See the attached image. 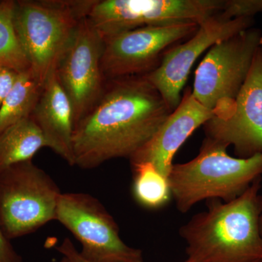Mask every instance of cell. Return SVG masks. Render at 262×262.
<instances>
[{
	"mask_svg": "<svg viewBox=\"0 0 262 262\" xmlns=\"http://www.w3.org/2000/svg\"><path fill=\"white\" fill-rule=\"evenodd\" d=\"M261 177L229 202L209 200L206 211L181 227L184 262H256L262 258Z\"/></svg>",
	"mask_w": 262,
	"mask_h": 262,
	"instance_id": "cell-2",
	"label": "cell"
},
{
	"mask_svg": "<svg viewBox=\"0 0 262 262\" xmlns=\"http://www.w3.org/2000/svg\"><path fill=\"white\" fill-rule=\"evenodd\" d=\"M94 0H18L14 24L30 70L44 84Z\"/></svg>",
	"mask_w": 262,
	"mask_h": 262,
	"instance_id": "cell-4",
	"label": "cell"
},
{
	"mask_svg": "<svg viewBox=\"0 0 262 262\" xmlns=\"http://www.w3.org/2000/svg\"><path fill=\"white\" fill-rule=\"evenodd\" d=\"M227 149L206 137L196 158L173 164L168 181L179 211L186 213L204 200L232 201L261 177L262 153L248 158H233Z\"/></svg>",
	"mask_w": 262,
	"mask_h": 262,
	"instance_id": "cell-3",
	"label": "cell"
},
{
	"mask_svg": "<svg viewBox=\"0 0 262 262\" xmlns=\"http://www.w3.org/2000/svg\"><path fill=\"white\" fill-rule=\"evenodd\" d=\"M253 23V18L226 19L218 13L200 24L187 41L165 53L160 65L145 75L172 111L181 102V93L198 58L217 42L251 28Z\"/></svg>",
	"mask_w": 262,
	"mask_h": 262,
	"instance_id": "cell-11",
	"label": "cell"
},
{
	"mask_svg": "<svg viewBox=\"0 0 262 262\" xmlns=\"http://www.w3.org/2000/svg\"><path fill=\"white\" fill-rule=\"evenodd\" d=\"M59 262H72L70 261V259H68L67 257H65V256H63V258H61V261Z\"/></svg>",
	"mask_w": 262,
	"mask_h": 262,
	"instance_id": "cell-23",
	"label": "cell"
},
{
	"mask_svg": "<svg viewBox=\"0 0 262 262\" xmlns=\"http://www.w3.org/2000/svg\"><path fill=\"white\" fill-rule=\"evenodd\" d=\"M15 1H0V64L18 73L30 70L14 24Z\"/></svg>",
	"mask_w": 262,
	"mask_h": 262,
	"instance_id": "cell-18",
	"label": "cell"
},
{
	"mask_svg": "<svg viewBox=\"0 0 262 262\" xmlns=\"http://www.w3.org/2000/svg\"><path fill=\"white\" fill-rule=\"evenodd\" d=\"M262 13V0H227L220 15L222 18H253Z\"/></svg>",
	"mask_w": 262,
	"mask_h": 262,
	"instance_id": "cell-19",
	"label": "cell"
},
{
	"mask_svg": "<svg viewBox=\"0 0 262 262\" xmlns=\"http://www.w3.org/2000/svg\"><path fill=\"white\" fill-rule=\"evenodd\" d=\"M134 172L133 194L145 208L155 209L168 203L171 196L168 177L160 173L149 163L131 165Z\"/></svg>",
	"mask_w": 262,
	"mask_h": 262,
	"instance_id": "cell-17",
	"label": "cell"
},
{
	"mask_svg": "<svg viewBox=\"0 0 262 262\" xmlns=\"http://www.w3.org/2000/svg\"><path fill=\"white\" fill-rule=\"evenodd\" d=\"M260 227H261V232L262 234V215L261 216V220H260Z\"/></svg>",
	"mask_w": 262,
	"mask_h": 262,
	"instance_id": "cell-24",
	"label": "cell"
},
{
	"mask_svg": "<svg viewBox=\"0 0 262 262\" xmlns=\"http://www.w3.org/2000/svg\"><path fill=\"white\" fill-rule=\"evenodd\" d=\"M260 46H261V48H262V36H261V42H260Z\"/></svg>",
	"mask_w": 262,
	"mask_h": 262,
	"instance_id": "cell-25",
	"label": "cell"
},
{
	"mask_svg": "<svg viewBox=\"0 0 262 262\" xmlns=\"http://www.w3.org/2000/svg\"><path fill=\"white\" fill-rule=\"evenodd\" d=\"M206 137L232 146L237 158L262 153V48L253 58L247 78L229 111L205 124Z\"/></svg>",
	"mask_w": 262,
	"mask_h": 262,
	"instance_id": "cell-12",
	"label": "cell"
},
{
	"mask_svg": "<svg viewBox=\"0 0 262 262\" xmlns=\"http://www.w3.org/2000/svg\"><path fill=\"white\" fill-rule=\"evenodd\" d=\"M18 75L15 70L0 64V106L14 87Z\"/></svg>",
	"mask_w": 262,
	"mask_h": 262,
	"instance_id": "cell-20",
	"label": "cell"
},
{
	"mask_svg": "<svg viewBox=\"0 0 262 262\" xmlns=\"http://www.w3.org/2000/svg\"><path fill=\"white\" fill-rule=\"evenodd\" d=\"M262 32L249 28L212 46L196 70L193 96L203 106L224 114L232 107L260 47Z\"/></svg>",
	"mask_w": 262,
	"mask_h": 262,
	"instance_id": "cell-6",
	"label": "cell"
},
{
	"mask_svg": "<svg viewBox=\"0 0 262 262\" xmlns=\"http://www.w3.org/2000/svg\"><path fill=\"white\" fill-rule=\"evenodd\" d=\"M30 117L42 131L48 148L74 166L73 108L57 77L56 69L46 77Z\"/></svg>",
	"mask_w": 262,
	"mask_h": 262,
	"instance_id": "cell-14",
	"label": "cell"
},
{
	"mask_svg": "<svg viewBox=\"0 0 262 262\" xmlns=\"http://www.w3.org/2000/svg\"><path fill=\"white\" fill-rule=\"evenodd\" d=\"M256 262H262V258H261V259L258 260V261H256Z\"/></svg>",
	"mask_w": 262,
	"mask_h": 262,
	"instance_id": "cell-26",
	"label": "cell"
},
{
	"mask_svg": "<svg viewBox=\"0 0 262 262\" xmlns=\"http://www.w3.org/2000/svg\"><path fill=\"white\" fill-rule=\"evenodd\" d=\"M103 40L88 17L77 25L56 67L57 77L73 108L75 127L105 90L101 70Z\"/></svg>",
	"mask_w": 262,
	"mask_h": 262,
	"instance_id": "cell-10",
	"label": "cell"
},
{
	"mask_svg": "<svg viewBox=\"0 0 262 262\" xmlns=\"http://www.w3.org/2000/svg\"><path fill=\"white\" fill-rule=\"evenodd\" d=\"M215 115L193 96L192 89L184 91L179 106L170 114L151 139L130 158L131 165L149 163L168 177L174 156L194 130Z\"/></svg>",
	"mask_w": 262,
	"mask_h": 262,
	"instance_id": "cell-13",
	"label": "cell"
},
{
	"mask_svg": "<svg viewBox=\"0 0 262 262\" xmlns=\"http://www.w3.org/2000/svg\"><path fill=\"white\" fill-rule=\"evenodd\" d=\"M56 221L82 245L91 262H144L142 251L123 242L115 219L97 198L83 192L62 193Z\"/></svg>",
	"mask_w": 262,
	"mask_h": 262,
	"instance_id": "cell-8",
	"label": "cell"
},
{
	"mask_svg": "<svg viewBox=\"0 0 262 262\" xmlns=\"http://www.w3.org/2000/svg\"><path fill=\"white\" fill-rule=\"evenodd\" d=\"M0 262H23V258L16 251L10 239L0 227Z\"/></svg>",
	"mask_w": 262,
	"mask_h": 262,
	"instance_id": "cell-21",
	"label": "cell"
},
{
	"mask_svg": "<svg viewBox=\"0 0 262 262\" xmlns=\"http://www.w3.org/2000/svg\"><path fill=\"white\" fill-rule=\"evenodd\" d=\"M43 147L48 148L47 141L31 117L12 125L0 134V171L31 161Z\"/></svg>",
	"mask_w": 262,
	"mask_h": 262,
	"instance_id": "cell-15",
	"label": "cell"
},
{
	"mask_svg": "<svg viewBox=\"0 0 262 262\" xmlns=\"http://www.w3.org/2000/svg\"><path fill=\"white\" fill-rule=\"evenodd\" d=\"M194 23L147 27L103 38L101 70L108 80L145 75L154 71L168 50L192 37Z\"/></svg>",
	"mask_w": 262,
	"mask_h": 262,
	"instance_id": "cell-9",
	"label": "cell"
},
{
	"mask_svg": "<svg viewBox=\"0 0 262 262\" xmlns=\"http://www.w3.org/2000/svg\"><path fill=\"white\" fill-rule=\"evenodd\" d=\"M42 86L32 70L19 73L14 87L0 106V134L12 125L30 117Z\"/></svg>",
	"mask_w": 262,
	"mask_h": 262,
	"instance_id": "cell-16",
	"label": "cell"
},
{
	"mask_svg": "<svg viewBox=\"0 0 262 262\" xmlns=\"http://www.w3.org/2000/svg\"><path fill=\"white\" fill-rule=\"evenodd\" d=\"M62 192L49 174L31 161L0 171V227L8 239L24 237L56 220Z\"/></svg>",
	"mask_w": 262,
	"mask_h": 262,
	"instance_id": "cell-5",
	"label": "cell"
},
{
	"mask_svg": "<svg viewBox=\"0 0 262 262\" xmlns=\"http://www.w3.org/2000/svg\"><path fill=\"white\" fill-rule=\"evenodd\" d=\"M56 250L72 262H91L81 256L80 251H77L72 241L68 237L63 239L61 244L56 248Z\"/></svg>",
	"mask_w": 262,
	"mask_h": 262,
	"instance_id": "cell-22",
	"label": "cell"
},
{
	"mask_svg": "<svg viewBox=\"0 0 262 262\" xmlns=\"http://www.w3.org/2000/svg\"><path fill=\"white\" fill-rule=\"evenodd\" d=\"M223 0H94L88 15L102 38L147 27L200 24L223 9Z\"/></svg>",
	"mask_w": 262,
	"mask_h": 262,
	"instance_id": "cell-7",
	"label": "cell"
},
{
	"mask_svg": "<svg viewBox=\"0 0 262 262\" xmlns=\"http://www.w3.org/2000/svg\"><path fill=\"white\" fill-rule=\"evenodd\" d=\"M172 112L146 75L110 80L74 129V166L94 169L115 158L130 159Z\"/></svg>",
	"mask_w": 262,
	"mask_h": 262,
	"instance_id": "cell-1",
	"label": "cell"
}]
</instances>
